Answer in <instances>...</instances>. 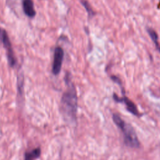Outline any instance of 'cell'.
<instances>
[{"instance_id": "obj_9", "label": "cell", "mask_w": 160, "mask_h": 160, "mask_svg": "<svg viewBox=\"0 0 160 160\" xmlns=\"http://www.w3.org/2000/svg\"><path fill=\"white\" fill-rule=\"evenodd\" d=\"M81 3L84 7L86 11L88 12L89 17H92L95 15L94 11L92 10L91 5L89 4V3L86 0H81Z\"/></svg>"}, {"instance_id": "obj_6", "label": "cell", "mask_w": 160, "mask_h": 160, "mask_svg": "<svg viewBox=\"0 0 160 160\" xmlns=\"http://www.w3.org/2000/svg\"><path fill=\"white\" fill-rule=\"evenodd\" d=\"M22 8L24 12L29 18H33L36 15V11L34 7V2L32 0H23Z\"/></svg>"}, {"instance_id": "obj_10", "label": "cell", "mask_w": 160, "mask_h": 160, "mask_svg": "<svg viewBox=\"0 0 160 160\" xmlns=\"http://www.w3.org/2000/svg\"><path fill=\"white\" fill-rule=\"evenodd\" d=\"M110 78H111V79L114 82L118 84L121 87L122 93L124 94V90L123 87H122V82H121V79H120L119 78H118V76H115V75H111V76H110Z\"/></svg>"}, {"instance_id": "obj_8", "label": "cell", "mask_w": 160, "mask_h": 160, "mask_svg": "<svg viewBox=\"0 0 160 160\" xmlns=\"http://www.w3.org/2000/svg\"><path fill=\"white\" fill-rule=\"evenodd\" d=\"M147 31H148V33L149 34V36L151 37V39L154 42L156 49L158 50V51L160 53V45L158 42V36L156 32L153 29H152L151 28H147Z\"/></svg>"}, {"instance_id": "obj_4", "label": "cell", "mask_w": 160, "mask_h": 160, "mask_svg": "<svg viewBox=\"0 0 160 160\" xmlns=\"http://www.w3.org/2000/svg\"><path fill=\"white\" fill-rule=\"evenodd\" d=\"M63 57L64 52L62 49L59 46L56 47L54 50L53 63L52 66V72L54 75L59 74L61 69Z\"/></svg>"}, {"instance_id": "obj_7", "label": "cell", "mask_w": 160, "mask_h": 160, "mask_svg": "<svg viewBox=\"0 0 160 160\" xmlns=\"http://www.w3.org/2000/svg\"><path fill=\"white\" fill-rule=\"evenodd\" d=\"M40 154L41 149L39 148H36L26 153L24 160H35L40 156Z\"/></svg>"}, {"instance_id": "obj_5", "label": "cell", "mask_w": 160, "mask_h": 160, "mask_svg": "<svg viewBox=\"0 0 160 160\" xmlns=\"http://www.w3.org/2000/svg\"><path fill=\"white\" fill-rule=\"evenodd\" d=\"M113 99L114 100L117 102H123L126 105V109L130 112L131 114H132L134 116H139V113L138 112V110L137 109L136 106L135 104L130 100L128 97L123 95L122 98H119L116 94H113Z\"/></svg>"}, {"instance_id": "obj_2", "label": "cell", "mask_w": 160, "mask_h": 160, "mask_svg": "<svg viewBox=\"0 0 160 160\" xmlns=\"http://www.w3.org/2000/svg\"><path fill=\"white\" fill-rule=\"evenodd\" d=\"M112 119L116 126L121 130L126 145L133 148H139V141L133 128L116 114H113Z\"/></svg>"}, {"instance_id": "obj_1", "label": "cell", "mask_w": 160, "mask_h": 160, "mask_svg": "<svg viewBox=\"0 0 160 160\" xmlns=\"http://www.w3.org/2000/svg\"><path fill=\"white\" fill-rule=\"evenodd\" d=\"M67 73L65 77L67 89L61 99V110L64 119L67 123L74 125L76 123L78 97L76 89Z\"/></svg>"}, {"instance_id": "obj_3", "label": "cell", "mask_w": 160, "mask_h": 160, "mask_svg": "<svg viewBox=\"0 0 160 160\" xmlns=\"http://www.w3.org/2000/svg\"><path fill=\"white\" fill-rule=\"evenodd\" d=\"M0 42H2L6 51L7 58L9 66L11 67H14L16 63V59L14 55L12 45L7 32L1 28H0Z\"/></svg>"}]
</instances>
